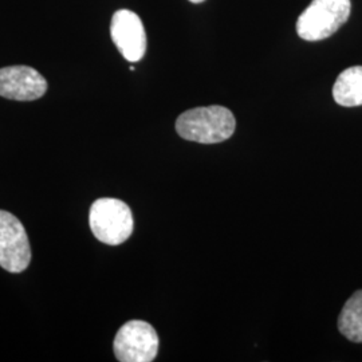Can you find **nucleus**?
<instances>
[{"label": "nucleus", "instance_id": "f257e3e1", "mask_svg": "<svg viewBox=\"0 0 362 362\" xmlns=\"http://www.w3.org/2000/svg\"><path fill=\"white\" fill-rule=\"evenodd\" d=\"M235 128L233 112L219 105L187 110L176 121L181 139L199 144L223 143L233 136Z\"/></svg>", "mask_w": 362, "mask_h": 362}, {"label": "nucleus", "instance_id": "f03ea898", "mask_svg": "<svg viewBox=\"0 0 362 362\" xmlns=\"http://www.w3.org/2000/svg\"><path fill=\"white\" fill-rule=\"evenodd\" d=\"M93 235L107 246L127 242L133 233V215L127 203L104 197L93 203L89 214Z\"/></svg>", "mask_w": 362, "mask_h": 362}, {"label": "nucleus", "instance_id": "7ed1b4c3", "mask_svg": "<svg viewBox=\"0 0 362 362\" xmlns=\"http://www.w3.org/2000/svg\"><path fill=\"white\" fill-rule=\"evenodd\" d=\"M350 8V0H313L298 18V35L309 42L332 37L349 19Z\"/></svg>", "mask_w": 362, "mask_h": 362}, {"label": "nucleus", "instance_id": "20e7f679", "mask_svg": "<svg viewBox=\"0 0 362 362\" xmlns=\"http://www.w3.org/2000/svg\"><path fill=\"white\" fill-rule=\"evenodd\" d=\"M158 336L152 325L144 321H129L115 338V354L121 362H151L158 353Z\"/></svg>", "mask_w": 362, "mask_h": 362}, {"label": "nucleus", "instance_id": "39448f33", "mask_svg": "<svg viewBox=\"0 0 362 362\" xmlns=\"http://www.w3.org/2000/svg\"><path fill=\"white\" fill-rule=\"evenodd\" d=\"M31 248L23 224L7 211H0V266L10 272L26 270Z\"/></svg>", "mask_w": 362, "mask_h": 362}, {"label": "nucleus", "instance_id": "423d86ee", "mask_svg": "<svg viewBox=\"0 0 362 362\" xmlns=\"http://www.w3.org/2000/svg\"><path fill=\"white\" fill-rule=\"evenodd\" d=\"M110 35L122 54L132 64L143 59L146 52V34L137 13L129 10H118L112 18Z\"/></svg>", "mask_w": 362, "mask_h": 362}, {"label": "nucleus", "instance_id": "0eeeda50", "mask_svg": "<svg viewBox=\"0 0 362 362\" xmlns=\"http://www.w3.org/2000/svg\"><path fill=\"white\" fill-rule=\"evenodd\" d=\"M47 82L43 76L28 66L0 69V97L13 101H35L45 95Z\"/></svg>", "mask_w": 362, "mask_h": 362}, {"label": "nucleus", "instance_id": "6e6552de", "mask_svg": "<svg viewBox=\"0 0 362 362\" xmlns=\"http://www.w3.org/2000/svg\"><path fill=\"white\" fill-rule=\"evenodd\" d=\"M337 104L345 107L362 105V66H353L342 71L333 86Z\"/></svg>", "mask_w": 362, "mask_h": 362}, {"label": "nucleus", "instance_id": "1a4fd4ad", "mask_svg": "<svg viewBox=\"0 0 362 362\" xmlns=\"http://www.w3.org/2000/svg\"><path fill=\"white\" fill-rule=\"evenodd\" d=\"M338 329L351 342L362 344V290L356 291L338 317Z\"/></svg>", "mask_w": 362, "mask_h": 362}, {"label": "nucleus", "instance_id": "9d476101", "mask_svg": "<svg viewBox=\"0 0 362 362\" xmlns=\"http://www.w3.org/2000/svg\"><path fill=\"white\" fill-rule=\"evenodd\" d=\"M189 1H192V3H202V1H204V0H189Z\"/></svg>", "mask_w": 362, "mask_h": 362}]
</instances>
